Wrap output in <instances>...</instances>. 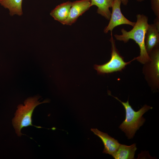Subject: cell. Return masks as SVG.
Segmentation results:
<instances>
[{
  "label": "cell",
  "instance_id": "cell-1",
  "mask_svg": "<svg viewBox=\"0 0 159 159\" xmlns=\"http://www.w3.org/2000/svg\"><path fill=\"white\" fill-rule=\"evenodd\" d=\"M136 22L131 30L127 31L123 28L121 30V34H115L114 36L117 40L124 43L127 42L130 39L134 40L140 49V55L136 57V59L145 64L150 60L145 49V34L148 25V18L144 14H139L136 15Z\"/></svg>",
  "mask_w": 159,
  "mask_h": 159
},
{
  "label": "cell",
  "instance_id": "cell-2",
  "mask_svg": "<svg viewBox=\"0 0 159 159\" xmlns=\"http://www.w3.org/2000/svg\"><path fill=\"white\" fill-rule=\"evenodd\" d=\"M110 95L120 102L124 106L125 111V118L119 128L125 133L128 139L132 138L136 131L145 121L143 115L153 107L145 105L138 111H135L129 104L128 100L126 102H123L117 97Z\"/></svg>",
  "mask_w": 159,
  "mask_h": 159
},
{
  "label": "cell",
  "instance_id": "cell-3",
  "mask_svg": "<svg viewBox=\"0 0 159 159\" xmlns=\"http://www.w3.org/2000/svg\"><path fill=\"white\" fill-rule=\"evenodd\" d=\"M40 97L37 96L29 97L24 101V105L20 104L18 106L15 117L12 120V124L18 136H21L22 135L21 130L24 127L33 126L37 128L42 127L34 125L32 123V115L35 107L42 103L49 102L48 100H46L42 102H39L38 100Z\"/></svg>",
  "mask_w": 159,
  "mask_h": 159
},
{
  "label": "cell",
  "instance_id": "cell-4",
  "mask_svg": "<svg viewBox=\"0 0 159 159\" xmlns=\"http://www.w3.org/2000/svg\"><path fill=\"white\" fill-rule=\"evenodd\" d=\"M111 37L110 40L112 46L110 59L108 62L103 65L95 64L94 65V68L99 74H104L120 71L132 61L136 59V58H135L129 62H125L117 49L112 33H111Z\"/></svg>",
  "mask_w": 159,
  "mask_h": 159
},
{
  "label": "cell",
  "instance_id": "cell-5",
  "mask_svg": "<svg viewBox=\"0 0 159 159\" xmlns=\"http://www.w3.org/2000/svg\"><path fill=\"white\" fill-rule=\"evenodd\" d=\"M121 3V0H114L109 23L104 29L105 33H107L109 31L112 33L113 29L120 25L127 24L132 27L134 26L135 22L129 20L122 13L120 8Z\"/></svg>",
  "mask_w": 159,
  "mask_h": 159
},
{
  "label": "cell",
  "instance_id": "cell-6",
  "mask_svg": "<svg viewBox=\"0 0 159 159\" xmlns=\"http://www.w3.org/2000/svg\"><path fill=\"white\" fill-rule=\"evenodd\" d=\"M145 45L149 54L155 48L158 46L159 42V18L156 17L154 23L149 24L145 35Z\"/></svg>",
  "mask_w": 159,
  "mask_h": 159
},
{
  "label": "cell",
  "instance_id": "cell-7",
  "mask_svg": "<svg viewBox=\"0 0 159 159\" xmlns=\"http://www.w3.org/2000/svg\"><path fill=\"white\" fill-rule=\"evenodd\" d=\"M91 6L90 0H80L72 2L68 16L62 24L71 25Z\"/></svg>",
  "mask_w": 159,
  "mask_h": 159
},
{
  "label": "cell",
  "instance_id": "cell-8",
  "mask_svg": "<svg viewBox=\"0 0 159 159\" xmlns=\"http://www.w3.org/2000/svg\"><path fill=\"white\" fill-rule=\"evenodd\" d=\"M91 130L98 136L103 142L104 146L103 153L112 155L117 150L120 144L117 140L110 136L107 133L102 132L96 128H92Z\"/></svg>",
  "mask_w": 159,
  "mask_h": 159
},
{
  "label": "cell",
  "instance_id": "cell-9",
  "mask_svg": "<svg viewBox=\"0 0 159 159\" xmlns=\"http://www.w3.org/2000/svg\"><path fill=\"white\" fill-rule=\"evenodd\" d=\"M151 63L149 69L150 76L157 86L159 78V50L158 46L154 48L149 54Z\"/></svg>",
  "mask_w": 159,
  "mask_h": 159
},
{
  "label": "cell",
  "instance_id": "cell-10",
  "mask_svg": "<svg viewBox=\"0 0 159 159\" xmlns=\"http://www.w3.org/2000/svg\"><path fill=\"white\" fill-rule=\"evenodd\" d=\"M72 2L68 1L57 6L50 12V15L56 20L62 23L68 17Z\"/></svg>",
  "mask_w": 159,
  "mask_h": 159
},
{
  "label": "cell",
  "instance_id": "cell-11",
  "mask_svg": "<svg viewBox=\"0 0 159 159\" xmlns=\"http://www.w3.org/2000/svg\"><path fill=\"white\" fill-rule=\"evenodd\" d=\"M137 149L135 143L130 146L120 144L117 150L112 156L115 159H133Z\"/></svg>",
  "mask_w": 159,
  "mask_h": 159
},
{
  "label": "cell",
  "instance_id": "cell-12",
  "mask_svg": "<svg viewBox=\"0 0 159 159\" xmlns=\"http://www.w3.org/2000/svg\"><path fill=\"white\" fill-rule=\"evenodd\" d=\"M91 6L95 5L98 9L97 12L109 20L111 13L110 8L112 7L114 0H90Z\"/></svg>",
  "mask_w": 159,
  "mask_h": 159
},
{
  "label": "cell",
  "instance_id": "cell-13",
  "mask_svg": "<svg viewBox=\"0 0 159 159\" xmlns=\"http://www.w3.org/2000/svg\"><path fill=\"white\" fill-rule=\"evenodd\" d=\"M23 0H0V4L5 9H8L11 16L23 14L22 4Z\"/></svg>",
  "mask_w": 159,
  "mask_h": 159
},
{
  "label": "cell",
  "instance_id": "cell-14",
  "mask_svg": "<svg viewBox=\"0 0 159 159\" xmlns=\"http://www.w3.org/2000/svg\"><path fill=\"white\" fill-rule=\"evenodd\" d=\"M151 8L156 17L159 18V0H150Z\"/></svg>",
  "mask_w": 159,
  "mask_h": 159
},
{
  "label": "cell",
  "instance_id": "cell-15",
  "mask_svg": "<svg viewBox=\"0 0 159 159\" xmlns=\"http://www.w3.org/2000/svg\"><path fill=\"white\" fill-rule=\"evenodd\" d=\"M121 1L122 4L125 6L126 5L128 2V0H121Z\"/></svg>",
  "mask_w": 159,
  "mask_h": 159
},
{
  "label": "cell",
  "instance_id": "cell-16",
  "mask_svg": "<svg viewBox=\"0 0 159 159\" xmlns=\"http://www.w3.org/2000/svg\"><path fill=\"white\" fill-rule=\"evenodd\" d=\"M137 1L140 2H141L144 1L145 0H136Z\"/></svg>",
  "mask_w": 159,
  "mask_h": 159
}]
</instances>
